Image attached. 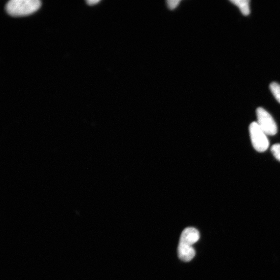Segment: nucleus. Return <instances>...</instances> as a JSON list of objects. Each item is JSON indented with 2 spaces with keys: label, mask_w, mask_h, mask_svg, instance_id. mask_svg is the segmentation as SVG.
I'll list each match as a JSON object with an SVG mask.
<instances>
[{
  "label": "nucleus",
  "mask_w": 280,
  "mask_h": 280,
  "mask_svg": "<svg viewBox=\"0 0 280 280\" xmlns=\"http://www.w3.org/2000/svg\"><path fill=\"white\" fill-rule=\"evenodd\" d=\"M181 1H178V0H170V1L167 2V4L168 8L173 10L176 9L180 4Z\"/></svg>",
  "instance_id": "1a4fd4ad"
},
{
  "label": "nucleus",
  "mask_w": 280,
  "mask_h": 280,
  "mask_svg": "<svg viewBox=\"0 0 280 280\" xmlns=\"http://www.w3.org/2000/svg\"><path fill=\"white\" fill-rule=\"evenodd\" d=\"M178 254L181 260L185 262H189L194 259L196 252L192 246L179 243Z\"/></svg>",
  "instance_id": "39448f33"
},
{
  "label": "nucleus",
  "mask_w": 280,
  "mask_h": 280,
  "mask_svg": "<svg viewBox=\"0 0 280 280\" xmlns=\"http://www.w3.org/2000/svg\"><path fill=\"white\" fill-rule=\"evenodd\" d=\"M200 239L199 231L193 227L185 228L182 232L179 243L192 246Z\"/></svg>",
  "instance_id": "20e7f679"
},
{
  "label": "nucleus",
  "mask_w": 280,
  "mask_h": 280,
  "mask_svg": "<svg viewBox=\"0 0 280 280\" xmlns=\"http://www.w3.org/2000/svg\"><path fill=\"white\" fill-rule=\"evenodd\" d=\"M99 0H87L86 3L88 5L92 6L99 3Z\"/></svg>",
  "instance_id": "9d476101"
},
{
  "label": "nucleus",
  "mask_w": 280,
  "mask_h": 280,
  "mask_svg": "<svg viewBox=\"0 0 280 280\" xmlns=\"http://www.w3.org/2000/svg\"><path fill=\"white\" fill-rule=\"evenodd\" d=\"M250 137L253 147L259 152H264L269 147L267 135L257 122L252 123L249 127Z\"/></svg>",
  "instance_id": "f03ea898"
},
{
  "label": "nucleus",
  "mask_w": 280,
  "mask_h": 280,
  "mask_svg": "<svg viewBox=\"0 0 280 280\" xmlns=\"http://www.w3.org/2000/svg\"><path fill=\"white\" fill-rule=\"evenodd\" d=\"M41 6L39 0H11L6 4V10L12 16H23L36 12Z\"/></svg>",
  "instance_id": "f257e3e1"
},
{
  "label": "nucleus",
  "mask_w": 280,
  "mask_h": 280,
  "mask_svg": "<svg viewBox=\"0 0 280 280\" xmlns=\"http://www.w3.org/2000/svg\"><path fill=\"white\" fill-rule=\"evenodd\" d=\"M257 119L261 128L267 135H274L277 132L276 124L272 116L263 108H259L256 110Z\"/></svg>",
  "instance_id": "7ed1b4c3"
},
{
  "label": "nucleus",
  "mask_w": 280,
  "mask_h": 280,
  "mask_svg": "<svg viewBox=\"0 0 280 280\" xmlns=\"http://www.w3.org/2000/svg\"><path fill=\"white\" fill-rule=\"evenodd\" d=\"M271 151L274 157L280 162V144H275L271 148Z\"/></svg>",
  "instance_id": "6e6552de"
},
{
  "label": "nucleus",
  "mask_w": 280,
  "mask_h": 280,
  "mask_svg": "<svg viewBox=\"0 0 280 280\" xmlns=\"http://www.w3.org/2000/svg\"><path fill=\"white\" fill-rule=\"evenodd\" d=\"M230 2L238 7L243 15L250 13V1L249 0H231Z\"/></svg>",
  "instance_id": "423d86ee"
},
{
  "label": "nucleus",
  "mask_w": 280,
  "mask_h": 280,
  "mask_svg": "<svg viewBox=\"0 0 280 280\" xmlns=\"http://www.w3.org/2000/svg\"><path fill=\"white\" fill-rule=\"evenodd\" d=\"M271 91L276 100L280 103V85L275 82L270 85Z\"/></svg>",
  "instance_id": "0eeeda50"
}]
</instances>
